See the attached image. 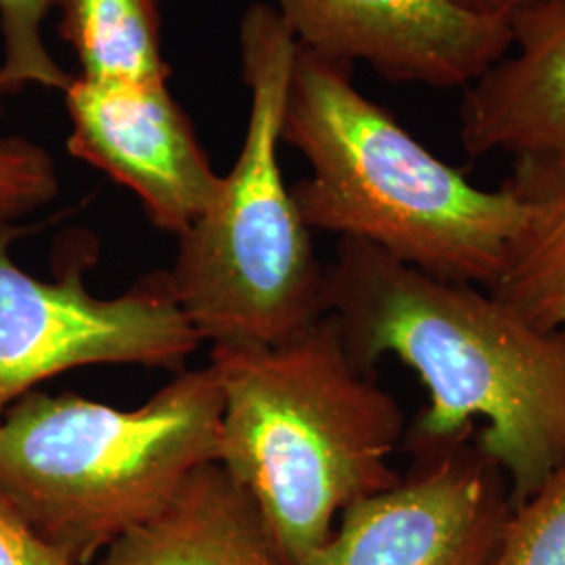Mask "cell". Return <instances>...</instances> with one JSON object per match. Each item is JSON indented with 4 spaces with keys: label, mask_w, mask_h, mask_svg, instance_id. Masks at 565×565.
<instances>
[{
    "label": "cell",
    "mask_w": 565,
    "mask_h": 565,
    "mask_svg": "<svg viewBox=\"0 0 565 565\" xmlns=\"http://www.w3.org/2000/svg\"><path fill=\"white\" fill-rule=\"evenodd\" d=\"M324 308L363 371L392 354L424 382L429 401L404 434L411 452L478 427L513 509L565 463V323L541 327L484 287L350 237L324 268Z\"/></svg>",
    "instance_id": "obj_1"
},
{
    "label": "cell",
    "mask_w": 565,
    "mask_h": 565,
    "mask_svg": "<svg viewBox=\"0 0 565 565\" xmlns=\"http://www.w3.org/2000/svg\"><path fill=\"white\" fill-rule=\"evenodd\" d=\"M223 390L218 463L254 497L282 557L302 565L352 503L396 484L401 403L324 315L275 345H212Z\"/></svg>",
    "instance_id": "obj_2"
},
{
    "label": "cell",
    "mask_w": 565,
    "mask_h": 565,
    "mask_svg": "<svg viewBox=\"0 0 565 565\" xmlns=\"http://www.w3.org/2000/svg\"><path fill=\"white\" fill-rule=\"evenodd\" d=\"M281 139L310 163L291 195L308 228L377 245L440 279L490 289L522 207L434 156L354 86L352 65L298 49Z\"/></svg>",
    "instance_id": "obj_3"
},
{
    "label": "cell",
    "mask_w": 565,
    "mask_h": 565,
    "mask_svg": "<svg viewBox=\"0 0 565 565\" xmlns=\"http://www.w3.org/2000/svg\"><path fill=\"white\" fill-rule=\"evenodd\" d=\"M221 419L212 364L135 411L32 390L0 415V492L46 543L88 565L163 511L189 473L218 463Z\"/></svg>",
    "instance_id": "obj_4"
},
{
    "label": "cell",
    "mask_w": 565,
    "mask_h": 565,
    "mask_svg": "<svg viewBox=\"0 0 565 565\" xmlns=\"http://www.w3.org/2000/svg\"><path fill=\"white\" fill-rule=\"evenodd\" d=\"M239 39L252 90L242 153L216 202L179 237L166 273L202 342L275 345L327 315L324 266L277 149L300 44L263 2L243 15Z\"/></svg>",
    "instance_id": "obj_5"
},
{
    "label": "cell",
    "mask_w": 565,
    "mask_h": 565,
    "mask_svg": "<svg viewBox=\"0 0 565 565\" xmlns=\"http://www.w3.org/2000/svg\"><path fill=\"white\" fill-rule=\"evenodd\" d=\"M21 228L0 223V415L65 371L88 364H141L182 373L200 348L166 270L145 275L116 298L84 285L81 256L55 281H41L11 258Z\"/></svg>",
    "instance_id": "obj_6"
},
{
    "label": "cell",
    "mask_w": 565,
    "mask_h": 565,
    "mask_svg": "<svg viewBox=\"0 0 565 565\" xmlns=\"http://www.w3.org/2000/svg\"><path fill=\"white\" fill-rule=\"evenodd\" d=\"M476 431L411 452L408 473L348 507L302 565L492 564L513 501Z\"/></svg>",
    "instance_id": "obj_7"
},
{
    "label": "cell",
    "mask_w": 565,
    "mask_h": 565,
    "mask_svg": "<svg viewBox=\"0 0 565 565\" xmlns=\"http://www.w3.org/2000/svg\"><path fill=\"white\" fill-rule=\"evenodd\" d=\"M65 103L70 153L130 189L158 228L181 237L216 202L223 177L166 81L72 78Z\"/></svg>",
    "instance_id": "obj_8"
},
{
    "label": "cell",
    "mask_w": 565,
    "mask_h": 565,
    "mask_svg": "<svg viewBox=\"0 0 565 565\" xmlns=\"http://www.w3.org/2000/svg\"><path fill=\"white\" fill-rule=\"evenodd\" d=\"M296 41L324 60L364 61L396 84L467 88L511 49L505 21L446 0H277Z\"/></svg>",
    "instance_id": "obj_9"
},
{
    "label": "cell",
    "mask_w": 565,
    "mask_h": 565,
    "mask_svg": "<svg viewBox=\"0 0 565 565\" xmlns=\"http://www.w3.org/2000/svg\"><path fill=\"white\" fill-rule=\"evenodd\" d=\"M513 57L467 86L459 137L471 158L565 153V0H545L509 21Z\"/></svg>",
    "instance_id": "obj_10"
},
{
    "label": "cell",
    "mask_w": 565,
    "mask_h": 565,
    "mask_svg": "<svg viewBox=\"0 0 565 565\" xmlns=\"http://www.w3.org/2000/svg\"><path fill=\"white\" fill-rule=\"evenodd\" d=\"M95 565H291L254 497L221 463L198 467L153 520Z\"/></svg>",
    "instance_id": "obj_11"
},
{
    "label": "cell",
    "mask_w": 565,
    "mask_h": 565,
    "mask_svg": "<svg viewBox=\"0 0 565 565\" xmlns=\"http://www.w3.org/2000/svg\"><path fill=\"white\" fill-rule=\"evenodd\" d=\"M503 189L522 207L505 268L488 291L541 327L565 323V153L515 158Z\"/></svg>",
    "instance_id": "obj_12"
},
{
    "label": "cell",
    "mask_w": 565,
    "mask_h": 565,
    "mask_svg": "<svg viewBox=\"0 0 565 565\" xmlns=\"http://www.w3.org/2000/svg\"><path fill=\"white\" fill-rule=\"evenodd\" d=\"M84 81H166L156 0H57Z\"/></svg>",
    "instance_id": "obj_13"
},
{
    "label": "cell",
    "mask_w": 565,
    "mask_h": 565,
    "mask_svg": "<svg viewBox=\"0 0 565 565\" xmlns=\"http://www.w3.org/2000/svg\"><path fill=\"white\" fill-rule=\"evenodd\" d=\"M490 565H565V463L513 509Z\"/></svg>",
    "instance_id": "obj_14"
},
{
    "label": "cell",
    "mask_w": 565,
    "mask_h": 565,
    "mask_svg": "<svg viewBox=\"0 0 565 565\" xmlns=\"http://www.w3.org/2000/svg\"><path fill=\"white\" fill-rule=\"evenodd\" d=\"M57 0H0V28L4 39V61L0 76L11 90L23 84H39L65 90L72 78L51 57L42 23Z\"/></svg>",
    "instance_id": "obj_15"
},
{
    "label": "cell",
    "mask_w": 565,
    "mask_h": 565,
    "mask_svg": "<svg viewBox=\"0 0 565 565\" xmlns=\"http://www.w3.org/2000/svg\"><path fill=\"white\" fill-rule=\"evenodd\" d=\"M60 191L53 158L34 142L0 141V223L34 212Z\"/></svg>",
    "instance_id": "obj_16"
},
{
    "label": "cell",
    "mask_w": 565,
    "mask_h": 565,
    "mask_svg": "<svg viewBox=\"0 0 565 565\" xmlns=\"http://www.w3.org/2000/svg\"><path fill=\"white\" fill-rule=\"evenodd\" d=\"M0 565H76L46 543L18 507L0 492Z\"/></svg>",
    "instance_id": "obj_17"
},
{
    "label": "cell",
    "mask_w": 565,
    "mask_h": 565,
    "mask_svg": "<svg viewBox=\"0 0 565 565\" xmlns=\"http://www.w3.org/2000/svg\"><path fill=\"white\" fill-rule=\"evenodd\" d=\"M455 9L471 18L490 21H509L545 0H446Z\"/></svg>",
    "instance_id": "obj_18"
},
{
    "label": "cell",
    "mask_w": 565,
    "mask_h": 565,
    "mask_svg": "<svg viewBox=\"0 0 565 565\" xmlns=\"http://www.w3.org/2000/svg\"><path fill=\"white\" fill-rule=\"evenodd\" d=\"M7 93H11V88H9V84L4 82V78L0 76V109H2V97H4Z\"/></svg>",
    "instance_id": "obj_19"
}]
</instances>
